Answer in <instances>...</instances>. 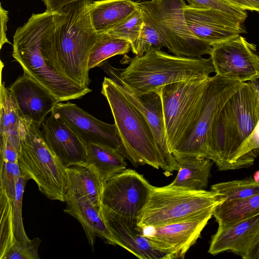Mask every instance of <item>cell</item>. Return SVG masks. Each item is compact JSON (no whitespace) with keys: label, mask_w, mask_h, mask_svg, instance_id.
<instances>
[{"label":"cell","mask_w":259,"mask_h":259,"mask_svg":"<svg viewBox=\"0 0 259 259\" xmlns=\"http://www.w3.org/2000/svg\"><path fill=\"white\" fill-rule=\"evenodd\" d=\"M93 0H77L53 13L54 23L41 40L42 53L61 74L89 87L88 60L98 36L90 14Z\"/></svg>","instance_id":"cell-1"},{"label":"cell","mask_w":259,"mask_h":259,"mask_svg":"<svg viewBox=\"0 0 259 259\" xmlns=\"http://www.w3.org/2000/svg\"><path fill=\"white\" fill-rule=\"evenodd\" d=\"M54 23L53 13L33 14L13 36L12 56L27 74L63 102L92 91L59 73L42 53L41 40Z\"/></svg>","instance_id":"cell-2"},{"label":"cell","mask_w":259,"mask_h":259,"mask_svg":"<svg viewBox=\"0 0 259 259\" xmlns=\"http://www.w3.org/2000/svg\"><path fill=\"white\" fill-rule=\"evenodd\" d=\"M119 78L139 94L157 93L166 84L209 77L214 72L211 59L170 55L152 48L134 57L123 69L115 67Z\"/></svg>","instance_id":"cell-3"},{"label":"cell","mask_w":259,"mask_h":259,"mask_svg":"<svg viewBox=\"0 0 259 259\" xmlns=\"http://www.w3.org/2000/svg\"><path fill=\"white\" fill-rule=\"evenodd\" d=\"M258 120L256 92L249 81L245 82L222 108L211 129L210 150L219 170H229L232 155L253 132Z\"/></svg>","instance_id":"cell-4"},{"label":"cell","mask_w":259,"mask_h":259,"mask_svg":"<svg viewBox=\"0 0 259 259\" xmlns=\"http://www.w3.org/2000/svg\"><path fill=\"white\" fill-rule=\"evenodd\" d=\"M101 94L109 105L126 158L135 166L147 164L159 169V155L154 137L143 114L110 77H104Z\"/></svg>","instance_id":"cell-5"},{"label":"cell","mask_w":259,"mask_h":259,"mask_svg":"<svg viewBox=\"0 0 259 259\" xmlns=\"http://www.w3.org/2000/svg\"><path fill=\"white\" fill-rule=\"evenodd\" d=\"M18 164L21 173L33 180L48 198L65 202L68 179L66 167L47 144L40 127L23 119Z\"/></svg>","instance_id":"cell-6"},{"label":"cell","mask_w":259,"mask_h":259,"mask_svg":"<svg viewBox=\"0 0 259 259\" xmlns=\"http://www.w3.org/2000/svg\"><path fill=\"white\" fill-rule=\"evenodd\" d=\"M224 202L219 194L168 185L152 186L148 202L138 219V225L160 226L212 208Z\"/></svg>","instance_id":"cell-7"},{"label":"cell","mask_w":259,"mask_h":259,"mask_svg":"<svg viewBox=\"0 0 259 259\" xmlns=\"http://www.w3.org/2000/svg\"><path fill=\"white\" fill-rule=\"evenodd\" d=\"M138 4L159 33L164 47L174 55L189 58L210 55L212 46L195 37L187 24L184 0H150Z\"/></svg>","instance_id":"cell-8"},{"label":"cell","mask_w":259,"mask_h":259,"mask_svg":"<svg viewBox=\"0 0 259 259\" xmlns=\"http://www.w3.org/2000/svg\"><path fill=\"white\" fill-rule=\"evenodd\" d=\"M209 78L171 83L157 92L161 100L165 136L171 153L195 120Z\"/></svg>","instance_id":"cell-9"},{"label":"cell","mask_w":259,"mask_h":259,"mask_svg":"<svg viewBox=\"0 0 259 259\" xmlns=\"http://www.w3.org/2000/svg\"><path fill=\"white\" fill-rule=\"evenodd\" d=\"M244 83L217 74L210 76L198 115L187 135L173 151L174 157H198L212 160L209 139L214 119L228 100Z\"/></svg>","instance_id":"cell-10"},{"label":"cell","mask_w":259,"mask_h":259,"mask_svg":"<svg viewBox=\"0 0 259 259\" xmlns=\"http://www.w3.org/2000/svg\"><path fill=\"white\" fill-rule=\"evenodd\" d=\"M215 207L162 225L142 227L143 234L157 249L168 253L171 259L183 258L200 237Z\"/></svg>","instance_id":"cell-11"},{"label":"cell","mask_w":259,"mask_h":259,"mask_svg":"<svg viewBox=\"0 0 259 259\" xmlns=\"http://www.w3.org/2000/svg\"><path fill=\"white\" fill-rule=\"evenodd\" d=\"M210 57L214 72L242 82L259 79V55L256 46L239 35L212 45Z\"/></svg>","instance_id":"cell-12"},{"label":"cell","mask_w":259,"mask_h":259,"mask_svg":"<svg viewBox=\"0 0 259 259\" xmlns=\"http://www.w3.org/2000/svg\"><path fill=\"white\" fill-rule=\"evenodd\" d=\"M152 186L143 175L126 168L105 182L101 204L120 215L138 218Z\"/></svg>","instance_id":"cell-13"},{"label":"cell","mask_w":259,"mask_h":259,"mask_svg":"<svg viewBox=\"0 0 259 259\" xmlns=\"http://www.w3.org/2000/svg\"><path fill=\"white\" fill-rule=\"evenodd\" d=\"M105 71L117 84L127 98L141 112L148 122L154 137L159 155L160 168L166 176L179 168V164L170 152L165 136L162 102L156 93L139 94L119 78L114 67L103 63Z\"/></svg>","instance_id":"cell-14"},{"label":"cell","mask_w":259,"mask_h":259,"mask_svg":"<svg viewBox=\"0 0 259 259\" xmlns=\"http://www.w3.org/2000/svg\"><path fill=\"white\" fill-rule=\"evenodd\" d=\"M52 111L72 129L85 145L95 144L106 146L126 157L115 123L101 121L69 102L58 103Z\"/></svg>","instance_id":"cell-15"},{"label":"cell","mask_w":259,"mask_h":259,"mask_svg":"<svg viewBox=\"0 0 259 259\" xmlns=\"http://www.w3.org/2000/svg\"><path fill=\"white\" fill-rule=\"evenodd\" d=\"M184 11L194 36L211 46L246 32L243 21L220 11L187 5Z\"/></svg>","instance_id":"cell-16"},{"label":"cell","mask_w":259,"mask_h":259,"mask_svg":"<svg viewBox=\"0 0 259 259\" xmlns=\"http://www.w3.org/2000/svg\"><path fill=\"white\" fill-rule=\"evenodd\" d=\"M101 214L116 245L140 259H171L170 255L157 249L143 234L137 218L117 214L103 205Z\"/></svg>","instance_id":"cell-17"},{"label":"cell","mask_w":259,"mask_h":259,"mask_svg":"<svg viewBox=\"0 0 259 259\" xmlns=\"http://www.w3.org/2000/svg\"><path fill=\"white\" fill-rule=\"evenodd\" d=\"M9 89L22 118L39 127L60 102L46 88L26 74L18 77Z\"/></svg>","instance_id":"cell-18"},{"label":"cell","mask_w":259,"mask_h":259,"mask_svg":"<svg viewBox=\"0 0 259 259\" xmlns=\"http://www.w3.org/2000/svg\"><path fill=\"white\" fill-rule=\"evenodd\" d=\"M42 126L47 144L65 167L87 162V145L53 111Z\"/></svg>","instance_id":"cell-19"},{"label":"cell","mask_w":259,"mask_h":259,"mask_svg":"<svg viewBox=\"0 0 259 259\" xmlns=\"http://www.w3.org/2000/svg\"><path fill=\"white\" fill-rule=\"evenodd\" d=\"M259 233V214L224 227H218L211 237L208 252L215 255L231 251L241 257Z\"/></svg>","instance_id":"cell-20"},{"label":"cell","mask_w":259,"mask_h":259,"mask_svg":"<svg viewBox=\"0 0 259 259\" xmlns=\"http://www.w3.org/2000/svg\"><path fill=\"white\" fill-rule=\"evenodd\" d=\"M65 202L66 206L64 211L80 223L93 251L96 237H100L107 244L116 245L101 214L100 207L94 205L85 197H71Z\"/></svg>","instance_id":"cell-21"},{"label":"cell","mask_w":259,"mask_h":259,"mask_svg":"<svg viewBox=\"0 0 259 259\" xmlns=\"http://www.w3.org/2000/svg\"><path fill=\"white\" fill-rule=\"evenodd\" d=\"M66 169L68 179L67 199L85 197L100 207L104 183L95 167L86 162L70 165L66 167Z\"/></svg>","instance_id":"cell-22"},{"label":"cell","mask_w":259,"mask_h":259,"mask_svg":"<svg viewBox=\"0 0 259 259\" xmlns=\"http://www.w3.org/2000/svg\"><path fill=\"white\" fill-rule=\"evenodd\" d=\"M132 0H98L93 1L90 14L98 34L104 33L124 20L139 8Z\"/></svg>","instance_id":"cell-23"},{"label":"cell","mask_w":259,"mask_h":259,"mask_svg":"<svg viewBox=\"0 0 259 259\" xmlns=\"http://www.w3.org/2000/svg\"><path fill=\"white\" fill-rule=\"evenodd\" d=\"M179 168L171 185L194 190H204L210 177L213 161L198 157H174Z\"/></svg>","instance_id":"cell-24"},{"label":"cell","mask_w":259,"mask_h":259,"mask_svg":"<svg viewBox=\"0 0 259 259\" xmlns=\"http://www.w3.org/2000/svg\"><path fill=\"white\" fill-rule=\"evenodd\" d=\"M24 127V121L17 105L3 82L0 92V136L6 138L20 150V133Z\"/></svg>","instance_id":"cell-25"},{"label":"cell","mask_w":259,"mask_h":259,"mask_svg":"<svg viewBox=\"0 0 259 259\" xmlns=\"http://www.w3.org/2000/svg\"><path fill=\"white\" fill-rule=\"evenodd\" d=\"M87 162L93 165L104 184L126 169L124 156L115 150L98 144L87 145Z\"/></svg>","instance_id":"cell-26"},{"label":"cell","mask_w":259,"mask_h":259,"mask_svg":"<svg viewBox=\"0 0 259 259\" xmlns=\"http://www.w3.org/2000/svg\"><path fill=\"white\" fill-rule=\"evenodd\" d=\"M259 214V193L248 197L224 201L214 209L213 216L219 227Z\"/></svg>","instance_id":"cell-27"},{"label":"cell","mask_w":259,"mask_h":259,"mask_svg":"<svg viewBox=\"0 0 259 259\" xmlns=\"http://www.w3.org/2000/svg\"><path fill=\"white\" fill-rule=\"evenodd\" d=\"M131 50L130 43L124 39L112 37L106 33L98 34L97 40L90 53L88 69L101 66L108 59L125 55Z\"/></svg>","instance_id":"cell-28"},{"label":"cell","mask_w":259,"mask_h":259,"mask_svg":"<svg viewBox=\"0 0 259 259\" xmlns=\"http://www.w3.org/2000/svg\"><path fill=\"white\" fill-rule=\"evenodd\" d=\"M144 21V14L139 7L130 15L104 33L128 41L131 44V51L134 54Z\"/></svg>","instance_id":"cell-29"},{"label":"cell","mask_w":259,"mask_h":259,"mask_svg":"<svg viewBox=\"0 0 259 259\" xmlns=\"http://www.w3.org/2000/svg\"><path fill=\"white\" fill-rule=\"evenodd\" d=\"M0 258L3 259L17 242L14 235L12 200L3 189H0Z\"/></svg>","instance_id":"cell-30"},{"label":"cell","mask_w":259,"mask_h":259,"mask_svg":"<svg viewBox=\"0 0 259 259\" xmlns=\"http://www.w3.org/2000/svg\"><path fill=\"white\" fill-rule=\"evenodd\" d=\"M211 191L219 194L224 201L252 196L259 193V183L252 178L219 183L211 186Z\"/></svg>","instance_id":"cell-31"},{"label":"cell","mask_w":259,"mask_h":259,"mask_svg":"<svg viewBox=\"0 0 259 259\" xmlns=\"http://www.w3.org/2000/svg\"><path fill=\"white\" fill-rule=\"evenodd\" d=\"M259 154V120L253 132L234 153L229 161V170L252 165Z\"/></svg>","instance_id":"cell-32"},{"label":"cell","mask_w":259,"mask_h":259,"mask_svg":"<svg viewBox=\"0 0 259 259\" xmlns=\"http://www.w3.org/2000/svg\"><path fill=\"white\" fill-rule=\"evenodd\" d=\"M28 180L21 173L16 184L15 197L12 201L15 237L17 242L26 245L30 242V239L27 237L23 224L22 203L25 187Z\"/></svg>","instance_id":"cell-33"},{"label":"cell","mask_w":259,"mask_h":259,"mask_svg":"<svg viewBox=\"0 0 259 259\" xmlns=\"http://www.w3.org/2000/svg\"><path fill=\"white\" fill-rule=\"evenodd\" d=\"M163 47L159 33L150 21L145 17L137 48L134 53L135 56H142L152 48L160 50Z\"/></svg>","instance_id":"cell-34"},{"label":"cell","mask_w":259,"mask_h":259,"mask_svg":"<svg viewBox=\"0 0 259 259\" xmlns=\"http://www.w3.org/2000/svg\"><path fill=\"white\" fill-rule=\"evenodd\" d=\"M21 175L18 162L1 160L0 189L4 190L12 201L15 197L16 184Z\"/></svg>","instance_id":"cell-35"},{"label":"cell","mask_w":259,"mask_h":259,"mask_svg":"<svg viewBox=\"0 0 259 259\" xmlns=\"http://www.w3.org/2000/svg\"><path fill=\"white\" fill-rule=\"evenodd\" d=\"M189 5L193 7L214 9L228 14L243 22L247 17L245 10L223 0H187Z\"/></svg>","instance_id":"cell-36"},{"label":"cell","mask_w":259,"mask_h":259,"mask_svg":"<svg viewBox=\"0 0 259 259\" xmlns=\"http://www.w3.org/2000/svg\"><path fill=\"white\" fill-rule=\"evenodd\" d=\"M40 242L37 237L26 245L17 241L3 259H39L38 249Z\"/></svg>","instance_id":"cell-37"},{"label":"cell","mask_w":259,"mask_h":259,"mask_svg":"<svg viewBox=\"0 0 259 259\" xmlns=\"http://www.w3.org/2000/svg\"><path fill=\"white\" fill-rule=\"evenodd\" d=\"M20 150L9 140L0 136L1 160L18 162Z\"/></svg>","instance_id":"cell-38"},{"label":"cell","mask_w":259,"mask_h":259,"mask_svg":"<svg viewBox=\"0 0 259 259\" xmlns=\"http://www.w3.org/2000/svg\"><path fill=\"white\" fill-rule=\"evenodd\" d=\"M243 10L259 13V0H223Z\"/></svg>","instance_id":"cell-39"},{"label":"cell","mask_w":259,"mask_h":259,"mask_svg":"<svg viewBox=\"0 0 259 259\" xmlns=\"http://www.w3.org/2000/svg\"><path fill=\"white\" fill-rule=\"evenodd\" d=\"M8 11L4 9L1 4L0 5V18H1V49L6 43L11 45L8 40L6 31L7 30V24L9 20Z\"/></svg>","instance_id":"cell-40"},{"label":"cell","mask_w":259,"mask_h":259,"mask_svg":"<svg viewBox=\"0 0 259 259\" xmlns=\"http://www.w3.org/2000/svg\"><path fill=\"white\" fill-rule=\"evenodd\" d=\"M77 0H42L46 7V10L51 13L60 11L66 5Z\"/></svg>","instance_id":"cell-41"},{"label":"cell","mask_w":259,"mask_h":259,"mask_svg":"<svg viewBox=\"0 0 259 259\" xmlns=\"http://www.w3.org/2000/svg\"><path fill=\"white\" fill-rule=\"evenodd\" d=\"M242 258L244 259H259V233Z\"/></svg>","instance_id":"cell-42"},{"label":"cell","mask_w":259,"mask_h":259,"mask_svg":"<svg viewBox=\"0 0 259 259\" xmlns=\"http://www.w3.org/2000/svg\"><path fill=\"white\" fill-rule=\"evenodd\" d=\"M249 82L251 83V84L252 85L253 88H254L257 95V100H258V104L259 106V80L255 79V80H252L251 81H249Z\"/></svg>","instance_id":"cell-43"},{"label":"cell","mask_w":259,"mask_h":259,"mask_svg":"<svg viewBox=\"0 0 259 259\" xmlns=\"http://www.w3.org/2000/svg\"><path fill=\"white\" fill-rule=\"evenodd\" d=\"M253 179L256 182L259 183V170H257L254 172L253 176Z\"/></svg>","instance_id":"cell-44"}]
</instances>
